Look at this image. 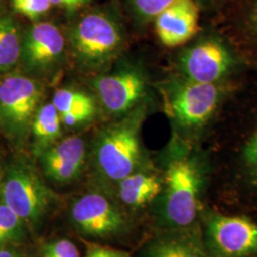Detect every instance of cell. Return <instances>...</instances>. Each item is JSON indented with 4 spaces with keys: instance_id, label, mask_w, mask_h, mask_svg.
<instances>
[{
    "instance_id": "1",
    "label": "cell",
    "mask_w": 257,
    "mask_h": 257,
    "mask_svg": "<svg viewBox=\"0 0 257 257\" xmlns=\"http://www.w3.org/2000/svg\"><path fill=\"white\" fill-rule=\"evenodd\" d=\"M69 44L75 63L84 71L106 68L117 57L124 44L118 21L105 12L83 16L69 34Z\"/></svg>"
},
{
    "instance_id": "2",
    "label": "cell",
    "mask_w": 257,
    "mask_h": 257,
    "mask_svg": "<svg viewBox=\"0 0 257 257\" xmlns=\"http://www.w3.org/2000/svg\"><path fill=\"white\" fill-rule=\"evenodd\" d=\"M143 118V110L138 109L124 119L103 128L96 138V167L110 181L119 182L137 171L141 159L139 133Z\"/></svg>"
},
{
    "instance_id": "3",
    "label": "cell",
    "mask_w": 257,
    "mask_h": 257,
    "mask_svg": "<svg viewBox=\"0 0 257 257\" xmlns=\"http://www.w3.org/2000/svg\"><path fill=\"white\" fill-rule=\"evenodd\" d=\"M0 198L25 225L35 227L50 211L55 194L32 167L19 163L12 166L5 175Z\"/></svg>"
},
{
    "instance_id": "4",
    "label": "cell",
    "mask_w": 257,
    "mask_h": 257,
    "mask_svg": "<svg viewBox=\"0 0 257 257\" xmlns=\"http://www.w3.org/2000/svg\"><path fill=\"white\" fill-rule=\"evenodd\" d=\"M201 175L196 164L189 158L172 161L166 172L163 215L174 229L192 227L200 205Z\"/></svg>"
},
{
    "instance_id": "5",
    "label": "cell",
    "mask_w": 257,
    "mask_h": 257,
    "mask_svg": "<svg viewBox=\"0 0 257 257\" xmlns=\"http://www.w3.org/2000/svg\"><path fill=\"white\" fill-rule=\"evenodd\" d=\"M43 88L23 75H9L0 82V130L11 138H24L37 109L41 105Z\"/></svg>"
},
{
    "instance_id": "6",
    "label": "cell",
    "mask_w": 257,
    "mask_h": 257,
    "mask_svg": "<svg viewBox=\"0 0 257 257\" xmlns=\"http://www.w3.org/2000/svg\"><path fill=\"white\" fill-rule=\"evenodd\" d=\"M70 218L84 235L93 238H111L125 233L128 228L126 214L101 193H89L74 201Z\"/></svg>"
},
{
    "instance_id": "7",
    "label": "cell",
    "mask_w": 257,
    "mask_h": 257,
    "mask_svg": "<svg viewBox=\"0 0 257 257\" xmlns=\"http://www.w3.org/2000/svg\"><path fill=\"white\" fill-rule=\"evenodd\" d=\"M207 237L216 257H248L257 252V225L243 216L211 214Z\"/></svg>"
},
{
    "instance_id": "8",
    "label": "cell",
    "mask_w": 257,
    "mask_h": 257,
    "mask_svg": "<svg viewBox=\"0 0 257 257\" xmlns=\"http://www.w3.org/2000/svg\"><path fill=\"white\" fill-rule=\"evenodd\" d=\"M65 50L64 37L58 28L50 22H37L24 37L20 57L27 69L42 75L61 64Z\"/></svg>"
},
{
    "instance_id": "9",
    "label": "cell",
    "mask_w": 257,
    "mask_h": 257,
    "mask_svg": "<svg viewBox=\"0 0 257 257\" xmlns=\"http://www.w3.org/2000/svg\"><path fill=\"white\" fill-rule=\"evenodd\" d=\"M215 84L189 80L175 88L170 97V108L176 121L184 127L204 125L218 104Z\"/></svg>"
},
{
    "instance_id": "10",
    "label": "cell",
    "mask_w": 257,
    "mask_h": 257,
    "mask_svg": "<svg viewBox=\"0 0 257 257\" xmlns=\"http://www.w3.org/2000/svg\"><path fill=\"white\" fill-rule=\"evenodd\" d=\"M102 106L110 114L127 113L138 103L145 92V79L136 70H123L105 74L93 80Z\"/></svg>"
},
{
    "instance_id": "11",
    "label": "cell",
    "mask_w": 257,
    "mask_h": 257,
    "mask_svg": "<svg viewBox=\"0 0 257 257\" xmlns=\"http://www.w3.org/2000/svg\"><path fill=\"white\" fill-rule=\"evenodd\" d=\"M43 175L56 184L72 182L80 175L86 160L82 138L69 137L55 142L39 154Z\"/></svg>"
},
{
    "instance_id": "12",
    "label": "cell",
    "mask_w": 257,
    "mask_h": 257,
    "mask_svg": "<svg viewBox=\"0 0 257 257\" xmlns=\"http://www.w3.org/2000/svg\"><path fill=\"white\" fill-rule=\"evenodd\" d=\"M181 69L189 80L214 84L228 72L230 55L214 41H203L191 47L181 56Z\"/></svg>"
},
{
    "instance_id": "13",
    "label": "cell",
    "mask_w": 257,
    "mask_h": 257,
    "mask_svg": "<svg viewBox=\"0 0 257 257\" xmlns=\"http://www.w3.org/2000/svg\"><path fill=\"white\" fill-rule=\"evenodd\" d=\"M198 7L193 0H175L156 18L159 40L168 47L182 45L198 28Z\"/></svg>"
},
{
    "instance_id": "14",
    "label": "cell",
    "mask_w": 257,
    "mask_h": 257,
    "mask_svg": "<svg viewBox=\"0 0 257 257\" xmlns=\"http://www.w3.org/2000/svg\"><path fill=\"white\" fill-rule=\"evenodd\" d=\"M145 257H209L199 232L195 229H175L153 240Z\"/></svg>"
},
{
    "instance_id": "15",
    "label": "cell",
    "mask_w": 257,
    "mask_h": 257,
    "mask_svg": "<svg viewBox=\"0 0 257 257\" xmlns=\"http://www.w3.org/2000/svg\"><path fill=\"white\" fill-rule=\"evenodd\" d=\"M52 103L58 111L62 124L69 128L80 127L89 123L97 111L92 96L75 89L57 90Z\"/></svg>"
},
{
    "instance_id": "16",
    "label": "cell",
    "mask_w": 257,
    "mask_h": 257,
    "mask_svg": "<svg viewBox=\"0 0 257 257\" xmlns=\"http://www.w3.org/2000/svg\"><path fill=\"white\" fill-rule=\"evenodd\" d=\"M118 183L121 201L133 208H140L152 202L162 190L161 180L148 173L135 172Z\"/></svg>"
},
{
    "instance_id": "17",
    "label": "cell",
    "mask_w": 257,
    "mask_h": 257,
    "mask_svg": "<svg viewBox=\"0 0 257 257\" xmlns=\"http://www.w3.org/2000/svg\"><path fill=\"white\" fill-rule=\"evenodd\" d=\"M62 125L59 113L52 102L39 106L31 126L38 155L57 142L62 134Z\"/></svg>"
},
{
    "instance_id": "18",
    "label": "cell",
    "mask_w": 257,
    "mask_h": 257,
    "mask_svg": "<svg viewBox=\"0 0 257 257\" xmlns=\"http://www.w3.org/2000/svg\"><path fill=\"white\" fill-rule=\"evenodd\" d=\"M21 55L19 30L13 19H0V72H7L18 63Z\"/></svg>"
},
{
    "instance_id": "19",
    "label": "cell",
    "mask_w": 257,
    "mask_h": 257,
    "mask_svg": "<svg viewBox=\"0 0 257 257\" xmlns=\"http://www.w3.org/2000/svg\"><path fill=\"white\" fill-rule=\"evenodd\" d=\"M25 223L6 206L0 203V247L24 237Z\"/></svg>"
},
{
    "instance_id": "20",
    "label": "cell",
    "mask_w": 257,
    "mask_h": 257,
    "mask_svg": "<svg viewBox=\"0 0 257 257\" xmlns=\"http://www.w3.org/2000/svg\"><path fill=\"white\" fill-rule=\"evenodd\" d=\"M15 10L29 19L36 21L52 7L50 0H13Z\"/></svg>"
},
{
    "instance_id": "21",
    "label": "cell",
    "mask_w": 257,
    "mask_h": 257,
    "mask_svg": "<svg viewBox=\"0 0 257 257\" xmlns=\"http://www.w3.org/2000/svg\"><path fill=\"white\" fill-rule=\"evenodd\" d=\"M131 6L138 17L142 19H154L175 0H128Z\"/></svg>"
},
{
    "instance_id": "22",
    "label": "cell",
    "mask_w": 257,
    "mask_h": 257,
    "mask_svg": "<svg viewBox=\"0 0 257 257\" xmlns=\"http://www.w3.org/2000/svg\"><path fill=\"white\" fill-rule=\"evenodd\" d=\"M43 257H80L78 248L68 239H56L43 245Z\"/></svg>"
},
{
    "instance_id": "23",
    "label": "cell",
    "mask_w": 257,
    "mask_h": 257,
    "mask_svg": "<svg viewBox=\"0 0 257 257\" xmlns=\"http://www.w3.org/2000/svg\"><path fill=\"white\" fill-rule=\"evenodd\" d=\"M243 155L247 165L257 175V132L248 140Z\"/></svg>"
},
{
    "instance_id": "24",
    "label": "cell",
    "mask_w": 257,
    "mask_h": 257,
    "mask_svg": "<svg viewBox=\"0 0 257 257\" xmlns=\"http://www.w3.org/2000/svg\"><path fill=\"white\" fill-rule=\"evenodd\" d=\"M85 257H130L127 253L119 251L114 248L100 246V245H92L88 248V252Z\"/></svg>"
},
{
    "instance_id": "25",
    "label": "cell",
    "mask_w": 257,
    "mask_h": 257,
    "mask_svg": "<svg viewBox=\"0 0 257 257\" xmlns=\"http://www.w3.org/2000/svg\"><path fill=\"white\" fill-rule=\"evenodd\" d=\"M52 5H55L69 11L80 9L91 3L92 0H50Z\"/></svg>"
},
{
    "instance_id": "26",
    "label": "cell",
    "mask_w": 257,
    "mask_h": 257,
    "mask_svg": "<svg viewBox=\"0 0 257 257\" xmlns=\"http://www.w3.org/2000/svg\"><path fill=\"white\" fill-rule=\"evenodd\" d=\"M0 257H23L19 252L8 248H0Z\"/></svg>"
},
{
    "instance_id": "27",
    "label": "cell",
    "mask_w": 257,
    "mask_h": 257,
    "mask_svg": "<svg viewBox=\"0 0 257 257\" xmlns=\"http://www.w3.org/2000/svg\"><path fill=\"white\" fill-rule=\"evenodd\" d=\"M250 21H251L252 27L254 28L257 32V6L252 11V14L250 16Z\"/></svg>"
}]
</instances>
